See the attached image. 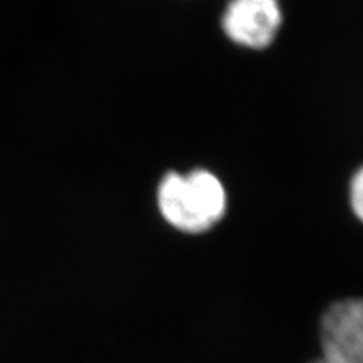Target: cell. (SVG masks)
<instances>
[{
  "label": "cell",
  "instance_id": "277c9868",
  "mask_svg": "<svg viewBox=\"0 0 363 363\" xmlns=\"http://www.w3.org/2000/svg\"><path fill=\"white\" fill-rule=\"evenodd\" d=\"M350 201L354 215L363 223V167L357 169L351 180Z\"/></svg>",
  "mask_w": 363,
  "mask_h": 363
},
{
  "label": "cell",
  "instance_id": "6da1fadb",
  "mask_svg": "<svg viewBox=\"0 0 363 363\" xmlns=\"http://www.w3.org/2000/svg\"><path fill=\"white\" fill-rule=\"evenodd\" d=\"M159 212L168 225L185 235L211 232L225 215L227 197L220 179L208 169L168 173L157 188Z\"/></svg>",
  "mask_w": 363,
  "mask_h": 363
},
{
  "label": "cell",
  "instance_id": "3957f363",
  "mask_svg": "<svg viewBox=\"0 0 363 363\" xmlns=\"http://www.w3.org/2000/svg\"><path fill=\"white\" fill-rule=\"evenodd\" d=\"M281 26L279 0H230L223 29L233 43L248 49H265Z\"/></svg>",
  "mask_w": 363,
  "mask_h": 363
},
{
  "label": "cell",
  "instance_id": "7a4b0ae2",
  "mask_svg": "<svg viewBox=\"0 0 363 363\" xmlns=\"http://www.w3.org/2000/svg\"><path fill=\"white\" fill-rule=\"evenodd\" d=\"M318 353L308 363H363V298L328 303L318 320Z\"/></svg>",
  "mask_w": 363,
  "mask_h": 363
}]
</instances>
